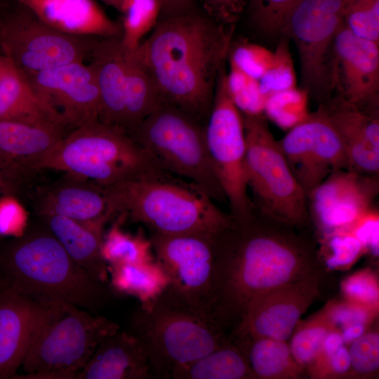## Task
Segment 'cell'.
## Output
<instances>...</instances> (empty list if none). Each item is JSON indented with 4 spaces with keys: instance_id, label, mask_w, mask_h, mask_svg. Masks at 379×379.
Masks as SVG:
<instances>
[{
    "instance_id": "b9f144b4",
    "label": "cell",
    "mask_w": 379,
    "mask_h": 379,
    "mask_svg": "<svg viewBox=\"0 0 379 379\" xmlns=\"http://www.w3.org/2000/svg\"><path fill=\"white\" fill-rule=\"evenodd\" d=\"M343 300L379 310V281L376 273L366 268L345 278L340 284Z\"/></svg>"
},
{
    "instance_id": "f1b7e54d",
    "label": "cell",
    "mask_w": 379,
    "mask_h": 379,
    "mask_svg": "<svg viewBox=\"0 0 379 379\" xmlns=\"http://www.w3.org/2000/svg\"><path fill=\"white\" fill-rule=\"evenodd\" d=\"M175 379H249L254 375L246 353L232 335L210 353L175 368Z\"/></svg>"
},
{
    "instance_id": "83f0119b",
    "label": "cell",
    "mask_w": 379,
    "mask_h": 379,
    "mask_svg": "<svg viewBox=\"0 0 379 379\" xmlns=\"http://www.w3.org/2000/svg\"><path fill=\"white\" fill-rule=\"evenodd\" d=\"M107 270L111 290L136 298L144 310L151 308L169 286V278L156 259L143 263L108 265Z\"/></svg>"
},
{
    "instance_id": "f907efd6",
    "label": "cell",
    "mask_w": 379,
    "mask_h": 379,
    "mask_svg": "<svg viewBox=\"0 0 379 379\" xmlns=\"http://www.w3.org/2000/svg\"><path fill=\"white\" fill-rule=\"evenodd\" d=\"M161 14H168L195 8L194 0H159Z\"/></svg>"
},
{
    "instance_id": "f35d334b",
    "label": "cell",
    "mask_w": 379,
    "mask_h": 379,
    "mask_svg": "<svg viewBox=\"0 0 379 379\" xmlns=\"http://www.w3.org/2000/svg\"><path fill=\"white\" fill-rule=\"evenodd\" d=\"M300 1L248 0L246 11L251 24L260 32L280 36L288 14Z\"/></svg>"
},
{
    "instance_id": "4dcf8cb0",
    "label": "cell",
    "mask_w": 379,
    "mask_h": 379,
    "mask_svg": "<svg viewBox=\"0 0 379 379\" xmlns=\"http://www.w3.org/2000/svg\"><path fill=\"white\" fill-rule=\"evenodd\" d=\"M157 88L144 65L128 50L124 130L130 135L161 102Z\"/></svg>"
},
{
    "instance_id": "5b68a950",
    "label": "cell",
    "mask_w": 379,
    "mask_h": 379,
    "mask_svg": "<svg viewBox=\"0 0 379 379\" xmlns=\"http://www.w3.org/2000/svg\"><path fill=\"white\" fill-rule=\"evenodd\" d=\"M120 327L64 302H52L34 332L23 361L25 378H77L99 344Z\"/></svg>"
},
{
    "instance_id": "8fae6325",
    "label": "cell",
    "mask_w": 379,
    "mask_h": 379,
    "mask_svg": "<svg viewBox=\"0 0 379 379\" xmlns=\"http://www.w3.org/2000/svg\"><path fill=\"white\" fill-rule=\"evenodd\" d=\"M217 233H152L149 238L170 281L163 297L211 318L218 277Z\"/></svg>"
},
{
    "instance_id": "ac0fdd59",
    "label": "cell",
    "mask_w": 379,
    "mask_h": 379,
    "mask_svg": "<svg viewBox=\"0 0 379 379\" xmlns=\"http://www.w3.org/2000/svg\"><path fill=\"white\" fill-rule=\"evenodd\" d=\"M378 178L351 170L329 175L307 196L308 213L321 238L353 222L376 206Z\"/></svg>"
},
{
    "instance_id": "d6986e66",
    "label": "cell",
    "mask_w": 379,
    "mask_h": 379,
    "mask_svg": "<svg viewBox=\"0 0 379 379\" xmlns=\"http://www.w3.org/2000/svg\"><path fill=\"white\" fill-rule=\"evenodd\" d=\"M67 133L57 125L0 120V172L11 195L31 188L33 178Z\"/></svg>"
},
{
    "instance_id": "ba28073f",
    "label": "cell",
    "mask_w": 379,
    "mask_h": 379,
    "mask_svg": "<svg viewBox=\"0 0 379 379\" xmlns=\"http://www.w3.org/2000/svg\"><path fill=\"white\" fill-rule=\"evenodd\" d=\"M204 124L161 102L130 135L164 171L227 203L206 141Z\"/></svg>"
},
{
    "instance_id": "11a10c76",
    "label": "cell",
    "mask_w": 379,
    "mask_h": 379,
    "mask_svg": "<svg viewBox=\"0 0 379 379\" xmlns=\"http://www.w3.org/2000/svg\"><path fill=\"white\" fill-rule=\"evenodd\" d=\"M8 62V59L3 55L0 51V74Z\"/></svg>"
},
{
    "instance_id": "c3c4849f",
    "label": "cell",
    "mask_w": 379,
    "mask_h": 379,
    "mask_svg": "<svg viewBox=\"0 0 379 379\" xmlns=\"http://www.w3.org/2000/svg\"><path fill=\"white\" fill-rule=\"evenodd\" d=\"M27 217L15 204L11 207L0 208V235L18 237L27 227Z\"/></svg>"
},
{
    "instance_id": "d6a6232c",
    "label": "cell",
    "mask_w": 379,
    "mask_h": 379,
    "mask_svg": "<svg viewBox=\"0 0 379 379\" xmlns=\"http://www.w3.org/2000/svg\"><path fill=\"white\" fill-rule=\"evenodd\" d=\"M120 12L123 14L121 44L133 51L156 25L161 5L159 0H124Z\"/></svg>"
},
{
    "instance_id": "7dc6e473",
    "label": "cell",
    "mask_w": 379,
    "mask_h": 379,
    "mask_svg": "<svg viewBox=\"0 0 379 379\" xmlns=\"http://www.w3.org/2000/svg\"><path fill=\"white\" fill-rule=\"evenodd\" d=\"M343 345L340 330L335 328L331 331L325 337L314 361L307 367L310 376L312 378H321L329 359Z\"/></svg>"
},
{
    "instance_id": "cb8c5ba5",
    "label": "cell",
    "mask_w": 379,
    "mask_h": 379,
    "mask_svg": "<svg viewBox=\"0 0 379 379\" xmlns=\"http://www.w3.org/2000/svg\"><path fill=\"white\" fill-rule=\"evenodd\" d=\"M128 53L120 38H98L88 58L100 93L98 121L124 130Z\"/></svg>"
},
{
    "instance_id": "277c9868",
    "label": "cell",
    "mask_w": 379,
    "mask_h": 379,
    "mask_svg": "<svg viewBox=\"0 0 379 379\" xmlns=\"http://www.w3.org/2000/svg\"><path fill=\"white\" fill-rule=\"evenodd\" d=\"M116 218L146 226L152 233H217L232 217L192 182L164 170L107 187Z\"/></svg>"
},
{
    "instance_id": "74e56055",
    "label": "cell",
    "mask_w": 379,
    "mask_h": 379,
    "mask_svg": "<svg viewBox=\"0 0 379 379\" xmlns=\"http://www.w3.org/2000/svg\"><path fill=\"white\" fill-rule=\"evenodd\" d=\"M288 41L289 39L284 36L279 41L268 69L259 79L260 90L265 98L273 93L297 86Z\"/></svg>"
},
{
    "instance_id": "1f68e13d",
    "label": "cell",
    "mask_w": 379,
    "mask_h": 379,
    "mask_svg": "<svg viewBox=\"0 0 379 379\" xmlns=\"http://www.w3.org/2000/svg\"><path fill=\"white\" fill-rule=\"evenodd\" d=\"M119 218L105 232L101 255L108 265L143 263L155 260L152 242L141 232L133 234L121 227Z\"/></svg>"
},
{
    "instance_id": "9a60e30c",
    "label": "cell",
    "mask_w": 379,
    "mask_h": 379,
    "mask_svg": "<svg viewBox=\"0 0 379 379\" xmlns=\"http://www.w3.org/2000/svg\"><path fill=\"white\" fill-rule=\"evenodd\" d=\"M25 75L68 133L98 120L100 93L95 71L91 63L74 62Z\"/></svg>"
},
{
    "instance_id": "9c48e42d",
    "label": "cell",
    "mask_w": 379,
    "mask_h": 379,
    "mask_svg": "<svg viewBox=\"0 0 379 379\" xmlns=\"http://www.w3.org/2000/svg\"><path fill=\"white\" fill-rule=\"evenodd\" d=\"M243 119L244 176L253 208L297 228H309L307 196L293 176L267 119L264 114L243 115Z\"/></svg>"
},
{
    "instance_id": "681fc988",
    "label": "cell",
    "mask_w": 379,
    "mask_h": 379,
    "mask_svg": "<svg viewBox=\"0 0 379 379\" xmlns=\"http://www.w3.org/2000/svg\"><path fill=\"white\" fill-rule=\"evenodd\" d=\"M350 356L345 345L340 347L331 357L323 372L321 378L347 376L350 369Z\"/></svg>"
},
{
    "instance_id": "e0dca14e",
    "label": "cell",
    "mask_w": 379,
    "mask_h": 379,
    "mask_svg": "<svg viewBox=\"0 0 379 379\" xmlns=\"http://www.w3.org/2000/svg\"><path fill=\"white\" fill-rule=\"evenodd\" d=\"M323 275L289 283L258 296L250 302L231 335L286 341L302 314L319 295Z\"/></svg>"
},
{
    "instance_id": "bcb514c9",
    "label": "cell",
    "mask_w": 379,
    "mask_h": 379,
    "mask_svg": "<svg viewBox=\"0 0 379 379\" xmlns=\"http://www.w3.org/2000/svg\"><path fill=\"white\" fill-rule=\"evenodd\" d=\"M248 0H203L202 10L216 22L228 27L236 23L245 12Z\"/></svg>"
},
{
    "instance_id": "5bb4252c",
    "label": "cell",
    "mask_w": 379,
    "mask_h": 379,
    "mask_svg": "<svg viewBox=\"0 0 379 379\" xmlns=\"http://www.w3.org/2000/svg\"><path fill=\"white\" fill-rule=\"evenodd\" d=\"M278 142L306 196L331 173L350 170L343 143L320 104Z\"/></svg>"
},
{
    "instance_id": "8d00e7d4",
    "label": "cell",
    "mask_w": 379,
    "mask_h": 379,
    "mask_svg": "<svg viewBox=\"0 0 379 379\" xmlns=\"http://www.w3.org/2000/svg\"><path fill=\"white\" fill-rule=\"evenodd\" d=\"M226 84L232 101L243 115L263 114L266 98L261 92L259 80L247 75L230 62Z\"/></svg>"
},
{
    "instance_id": "60d3db41",
    "label": "cell",
    "mask_w": 379,
    "mask_h": 379,
    "mask_svg": "<svg viewBox=\"0 0 379 379\" xmlns=\"http://www.w3.org/2000/svg\"><path fill=\"white\" fill-rule=\"evenodd\" d=\"M350 369L347 376H371L379 368V332L377 328L368 330L349 345Z\"/></svg>"
},
{
    "instance_id": "d590c367",
    "label": "cell",
    "mask_w": 379,
    "mask_h": 379,
    "mask_svg": "<svg viewBox=\"0 0 379 379\" xmlns=\"http://www.w3.org/2000/svg\"><path fill=\"white\" fill-rule=\"evenodd\" d=\"M321 248L319 255L325 267L331 270L350 267L366 251L361 243L350 233L336 230L318 239Z\"/></svg>"
},
{
    "instance_id": "44dd1931",
    "label": "cell",
    "mask_w": 379,
    "mask_h": 379,
    "mask_svg": "<svg viewBox=\"0 0 379 379\" xmlns=\"http://www.w3.org/2000/svg\"><path fill=\"white\" fill-rule=\"evenodd\" d=\"M51 303L0 283V379L14 378Z\"/></svg>"
},
{
    "instance_id": "7a4b0ae2",
    "label": "cell",
    "mask_w": 379,
    "mask_h": 379,
    "mask_svg": "<svg viewBox=\"0 0 379 379\" xmlns=\"http://www.w3.org/2000/svg\"><path fill=\"white\" fill-rule=\"evenodd\" d=\"M234 29L196 8L161 14L149 36L132 51L149 74L161 101L205 125Z\"/></svg>"
},
{
    "instance_id": "d4e9b609",
    "label": "cell",
    "mask_w": 379,
    "mask_h": 379,
    "mask_svg": "<svg viewBox=\"0 0 379 379\" xmlns=\"http://www.w3.org/2000/svg\"><path fill=\"white\" fill-rule=\"evenodd\" d=\"M152 378L144 347L131 332L120 331L98 346L77 379H146Z\"/></svg>"
},
{
    "instance_id": "f6af8a7d",
    "label": "cell",
    "mask_w": 379,
    "mask_h": 379,
    "mask_svg": "<svg viewBox=\"0 0 379 379\" xmlns=\"http://www.w3.org/2000/svg\"><path fill=\"white\" fill-rule=\"evenodd\" d=\"M338 230L346 231L355 237L366 253L374 258L379 255V211L375 206L350 224Z\"/></svg>"
},
{
    "instance_id": "ffe728a7",
    "label": "cell",
    "mask_w": 379,
    "mask_h": 379,
    "mask_svg": "<svg viewBox=\"0 0 379 379\" xmlns=\"http://www.w3.org/2000/svg\"><path fill=\"white\" fill-rule=\"evenodd\" d=\"M27 194L36 215H57L105 224L115 218L108 190L71 173L32 187Z\"/></svg>"
},
{
    "instance_id": "6da1fadb",
    "label": "cell",
    "mask_w": 379,
    "mask_h": 379,
    "mask_svg": "<svg viewBox=\"0 0 379 379\" xmlns=\"http://www.w3.org/2000/svg\"><path fill=\"white\" fill-rule=\"evenodd\" d=\"M218 286L211 317L230 335L250 302L279 286L324 274L306 230L253 208L216 234Z\"/></svg>"
},
{
    "instance_id": "30bf717a",
    "label": "cell",
    "mask_w": 379,
    "mask_h": 379,
    "mask_svg": "<svg viewBox=\"0 0 379 379\" xmlns=\"http://www.w3.org/2000/svg\"><path fill=\"white\" fill-rule=\"evenodd\" d=\"M97 39L62 33L15 0L0 3V51L24 74L84 62Z\"/></svg>"
},
{
    "instance_id": "f5cc1de1",
    "label": "cell",
    "mask_w": 379,
    "mask_h": 379,
    "mask_svg": "<svg viewBox=\"0 0 379 379\" xmlns=\"http://www.w3.org/2000/svg\"><path fill=\"white\" fill-rule=\"evenodd\" d=\"M105 4L120 11L124 0H101Z\"/></svg>"
},
{
    "instance_id": "816d5d0a",
    "label": "cell",
    "mask_w": 379,
    "mask_h": 379,
    "mask_svg": "<svg viewBox=\"0 0 379 379\" xmlns=\"http://www.w3.org/2000/svg\"><path fill=\"white\" fill-rule=\"evenodd\" d=\"M369 327L363 324H354L346 326L340 330L344 344L347 346L353 341L361 337Z\"/></svg>"
},
{
    "instance_id": "836d02e7",
    "label": "cell",
    "mask_w": 379,
    "mask_h": 379,
    "mask_svg": "<svg viewBox=\"0 0 379 379\" xmlns=\"http://www.w3.org/2000/svg\"><path fill=\"white\" fill-rule=\"evenodd\" d=\"M335 328L324 307L307 319H300L289 344L296 362L307 368L316 357L326 335Z\"/></svg>"
},
{
    "instance_id": "603a6c76",
    "label": "cell",
    "mask_w": 379,
    "mask_h": 379,
    "mask_svg": "<svg viewBox=\"0 0 379 379\" xmlns=\"http://www.w3.org/2000/svg\"><path fill=\"white\" fill-rule=\"evenodd\" d=\"M15 1L62 33L79 37L121 39V23L110 18L95 0Z\"/></svg>"
},
{
    "instance_id": "e575fe53",
    "label": "cell",
    "mask_w": 379,
    "mask_h": 379,
    "mask_svg": "<svg viewBox=\"0 0 379 379\" xmlns=\"http://www.w3.org/2000/svg\"><path fill=\"white\" fill-rule=\"evenodd\" d=\"M309 93L297 86L279 91L265 99L263 114L280 128L289 131L310 114Z\"/></svg>"
},
{
    "instance_id": "4fadbf2b",
    "label": "cell",
    "mask_w": 379,
    "mask_h": 379,
    "mask_svg": "<svg viewBox=\"0 0 379 379\" xmlns=\"http://www.w3.org/2000/svg\"><path fill=\"white\" fill-rule=\"evenodd\" d=\"M344 0H301L288 14L281 36L293 40L305 89L322 102L331 96L328 63L335 36L344 22Z\"/></svg>"
},
{
    "instance_id": "8992f818",
    "label": "cell",
    "mask_w": 379,
    "mask_h": 379,
    "mask_svg": "<svg viewBox=\"0 0 379 379\" xmlns=\"http://www.w3.org/2000/svg\"><path fill=\"white\" fill-rule=\"evenodd\" d=\"M42 169L76 175L105 188L162 170L124 129L98 120L67 133Z\"/></svg>"
},
{
    "instance_id": "52a82bcc",
    "label": "cell",
    "mask_w": 379,
    "mask_h": 379,
    "mask_svg": "<svg viewBox=\"0 0 379 379\" xmlns=\"http://www.w3.org/2000/svg\"><path fill=\"white\" fill-rule=\"evenodd\" d=\"M147 354L152 378L173 371L210 353L230 335L212 318L175 305L163 296L149 309L140 307L131 331Z\"/></svg>"
},
{
    "instance_id": "4316f807",
    "label": "cell",
    "mask_w": 379,
    "mask_h": 379,
    "mask_svg": "<svg viewBox=\"0 0 379 379\" xmlns=\"http://www.w3.org/2000/svg\"><path fill=\"white\" fill-rule=\"evenodd\" d=\"M0 120L62 127L34 91L26 76L8 60L0 74Z\"/></svg>"
},
{
    "instance_id": "7402d4cb",
    "label": "cell",
    "mask_w": 379,
    "mask_h": 379,
    "mask_svg": "<svg viewBox=\"0 0 379 379\" xmlns=\"http://www.w3.org/2000/svg\"><path fill=\"white\" fill-rule=\"evenodd\" d=\"M319 104L343 143L350 170L378 178V112H366L337 94Z\"/></svg>"
},
{
    "instance_id": "2e32d148",
    "label": "cell",
    "mask_w": 379,
    "mask_h": 379,
    "mask_svg": "<svg viewBox=\"0 0 379 379\" xmlns=\"http://www.w3.org/2000/svg\"><path fill=\"white\" fill-rule=\"evenodd\" d=\"M328 82L331 93L366 112H378L379 44L357 36L343 22L331 48Z\"/></svg>"
},
{
    "instance_id": "db71d44e",
    "label": "cell",
    "mask_w": 379,
    "mask_h": 379,
    "mask_svg": "<svg viewBox=\"0 0 379 379\" xmlns=\"http://www.w3.org/2000/svg\"><path fill=\"white\" fill-rule=\"evenodd\" d=\"M0 192L6 194L7 195H11L10 190L4 179L3 175L0 172Z\"/></svg>"
},
{
    "instance_id": "484cf974",
    "label": "cell",
    "mask_w": 379,
    "mask_h": 379,
    "mask_svg": "<svg viewBox=\"0 0 379 379\" xmlns=\"http://www.w3.org/2000/svg\"><path fill=\"white\" fill-rule=\"evenodd\" d=\"M69 256L94 281H109L107 264L101 255L105 223L84 222L57 215H36Z\"/></svg>"
},
{
    "instance_id": "7c38bea8",
    "label": "cell",
    "mask_w": 379,
    "mask_h": 379,
    "mask_svg": "<svg viewBox=\"0 0 379 379\" xmlns=\"http://www.w3.org/2000/svg\"><path fill=\"white\" fill-rule=\"evenodd\" d=\"M225 64L220 70L213 105L204 126L208 149L234 219L253 211L244 176L246 138L243 115L232 101L226 84Z\"/></svg>"
},
{
    "instance_id": "7bdbcfd3",
    "label": "cell",
    "mask_w": 379,
    "mask_h": 379,
    "mask_svg": "<svg viewBox=\"0 0 379 379\" xmlns=\"http://www.w3.org/2000/svg\"><path fill=\"white\" fill-rule=\"evenodd\" d=\"M273 52L257 44L232 43L228 58L230 62L247 75L259 80L268 69Z\"/></svg>"
},
{
    "instance_id": "3957f363",
    "label": "cell",
    "mask_w": 379,
    "mask_h": 379,
    "mask_svg": "<svg viewBox=\"0 0 379 379\" xmlns=\"http://www.w3.org/2000/svg\"><path fill=\"white\" fill-rule=\"evenodd\" d=\"M37 218L22 235L0 246V283L43 302L98 310L109 290L74 262Z\"/></svg>"
},
{
    "instance_id": "ee69618b",
    "label": "cell",
    "mask_w": 379,
    "mask_h": 379,
    "mask_svg": "<svg viewBox=\"0 0 379 379\" xmlns=\"http://www.w3.org/2000/svg\"><path fill=\"white\" fill-rule=\"evenodd\" d=\"M324 309L333 326L340 330L354 324L370 327L378 317L379 311L345 300H331Z\"/></svg>"
},
{
    "instance_id": "9f6ffc18",
    "label": "cell",
    "mask_w": 379,
    "mask_h": 379,
    "mask_svg": "<svg viewBox=\"0 0 379 379\" xmlns=\"http://www.w3.org/2000/svg\"><path fill=\"white\" fill-rule=\"evenodd\" d=\"M1 0H0V3H1Z\"/></svg>"
},
{
    "instance_id": "ab89813d",
    "label": "cell",
    "mask_w": 379,
    "mask_h": 379,
    "mask_svg": "<svg viewBox=\"0 0 379 379\" xmlns=\"http://www.w3.org/2000/svg\"><path fill=\"white\" fill-rule=\"evenodd\" d=\"M343 20L357 36L379 44V0H344Z\"/></svg>"
},
{
    "instance_id": "f546056e",
    "label": "cell",
    "mask_w": 379,
    "mask_h": 379,
    "mask_svg": "<svg viewBox=\"0 0 379 379\" xmlns=\"http://www.w3.org/2000/svg\"><path fill=\"white\" fill-rule=\"evenodd\" d=\"M234 338L246 353L254 378L296 379L305 370L293 358L286 341L267 338Z\"/></svg>"
}]
</instances>
